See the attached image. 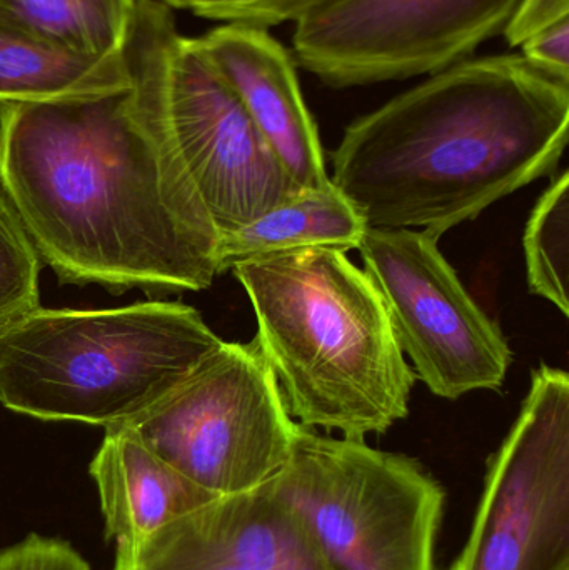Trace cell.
<instances>
[{"instance_id": "cell-4", "label": "cell", "mask_w": 569, "mask_h": 570, "mask_svg": "<svg viewBox=\"0 0 569 570\" xmlns=\"http://www.w3.org/2000/svg\"><path fill=\"white\" fill-rule=\"evenodd\" d=\"M223 342L183 302L39 307L0 334V404L39 421L119 428L163 401Z\"/></svg>"}, {"instance_id": "cell-13", "label": "cell", "mask_w": 569, "mask_h": 570, "mask_svg": "<svg viewBox=\"0 0 569 570\" xmlns=\"http://www.w3.org/2000/svg\"><path fill=\"white\" fill-rule=\"evenodd\" d=\"M106 535L130 544L217 499L154 454L127 428H107L89 465Z\"/></svg>"}, {"instance_id": "cell-9", "label": "cell", "mask_w": 569, "mask_h": 570, "mask_svg": "<svg viewBox=\"0 0 569 570\" xmlns=\"http://www.w3.org/2000/svg\"><path fill=\"white\" fill-rule=\"evenodd\" d=\"M357 250L401 351L434 395L457 401L503 389L513 361L510 345L444 259L436 236L367 229Z\"/></svg>"}, {"instance_id": "cell-18", "label": "cell", "mask_w": 569, "mask_h": 570, "mask_svg": "<svg viewBox=\"0 0 569 570\" xmlns=\"http://www.w3.org/2000/svg\"><path fill=\"white\" fill-rule=\"evenodd\" d=\"M42 261L0 189V334L40 305Z\"/></svg>"}, {"instance_id": "cell-12", "label": "cell", "mask_w": 569, "mask_h": 570, "mask_svg": "<svg viewBox=\"0 0 569 570\" xmlns=\"http://www.w3.org/2000/svg\"><path fill=\"white\" fill-rule=\"evenodd\" d=\"M194 40L297 186L320 189L331 184L293 53L269 30L239 23H223Z\"/></svg>"}, {"instance_id": "cell-21", "label": "cell", "mask_w": 569, "mask_h": 570, "mask_svg": "<svg viewBox=\"0 0 569 570\" xmlns=\"http://www.w3.org/2000/svg\"><path fill=\"white\" fill-rule=\"evenodd\" d=\"M520 49V56L538 69L569 80V19L534 33Z\"/></svg>"}, {"instance_id": "cell-2", "label": "cell", "mask_w": 569, "mask_h": 570, "mask_svg": "<svg viewBox=\"0 0 569 570\" xmlns=\"http://www.w3.org/2000/svg\"><path fill=\"white\" fill-rule=\"evenodd\" d=\"M568 132L569 80L520 53L470 57L353 120L330 179L367 229L440 239L551 176Z\"/></svg>"}, {"instance_id": "cell-22", "label": "cell", "mask_w": 569, "mask_h": 570, "mask_svg": "<svg viewBox=\"0 0 569 570\" xmlns=\"http://www.w3.org/2000/svg\"><path fill=\"white\" fill-rule=\"evenodd\" d=\"M565 19H569V0H520L503 36L508 46L520 47L534 33Z\"/></svg>"}, {"instance_id": "cell-7", "label": "cell", "mask_w": 569, "mask_h": 570, "mask_svg": "<svg viewBox=\"0 0 569 570\" xmlns=\"http://www.w3.org/2000/svg\"><path fill=\"white\" fill-rule=\"evenodd\" d=\"M127 428L216 498L264 488L286 465L297 422L256 341L223 342Z\"/></svg>"}, {"instance_id": "cell-3", "label": "cell", "mask_w": 569, "mask_h": 570, "mask_svg": "<svg viewBox=\"0 0 569 570\" xmlns=\"http://www.w3.org/2000/svg\"><path fill=\"white\" fill-rule=\"evenodd\" d=\"M230 273L253 304L254 341L297 424L364 441L406 419L416 374L380 294L346 254L296 250Z\"/></svg>"}, {"instance_id": "cell-14", "label": "cell", "mask_w": 569, "mask_h": 570, "mask_svg": "<svg viewBox=\"0 0 569 570\" xmlns=\"http://www.w3.org/2000/svg\"><path fill=\"white\" fill-rule=\"evenodd\" d=\"M130 87L124 53L99 57L52 42L0 13V106Z\"/></svg>"}, {"instance_id": "cell-17", "label": "cell", "mask_w": 569, "mask_h": 570, "mask_svg": "<svg viewBox=\"0 0 569 570\" xmlns=\"http://www.w3.org/2000/svg\"><path fill=\"white\" fill-rule=\"evenodd\" d=\"M528 285L569 315V173L565 170L538 200L523 237Z\"/></svg>"}, {"instance_id": "cell-19", "label": "cell", "mask_w": 569, "mask_h": 570, "mask_svg": "<svg viewBox=\"0 0 569 570\" xmlns=\"http://www.w3.org/2000/svg\"><path fill=\"white\" fill-rule=\"evenodd\" d=\"M327 2L330 0H194L190 10L203 19L269 30L283 23L300 22Z\"/></svg>"}, {"instance_id": "cell-11", "label": "cell", "mask_w": 569, "mask_h": 570, "mask_svg": "<svg viewBox=\"0 0 569 570\" xmlns=\"http://www.w3.org/2000/svg\"><path fill=\"white\" fill-rule=\"evenodd\" d=\"M114 570H331L300 515L264 488L117 546Z\"/></svg>"}, {"instance_id": "cell-6", "label": "cell", "mask_w": 569, "mask_h": 570, "mask_svg": "<svg viewBox=\"0 0 569 570\" xmlns=\"http://www.w3.org/2000/svg\"><path fill=\"white\" fill-rule=\"evenodd\" d=\"M266 485L331 570H438L444 489L408 455L297 424L286 465Z\"/></svg>"}, {"instance_id": "cell-23", "label": "cell", "mask_w": 569, "mask_h": 570, "mask_svg": "<svg viewBox=\"0 0 569 570\" xmlns=\"http://www.w3.org/2000/svg\"><path fill=\"white\" fill-rule=\"evenodd\" d=\"M167 7H176V9H190L194 0H163Z\"/></svg>"}, {"instance_id": "cell-16", "label": "cell", "mask_w": 569, "mask_h": 570, "mask_svg": "<svg viewBox=\"0 0 569 570\" xmlns=\"http://www.w3.org/2000/svg\"><path fill=\"white\" fill-rule=\"evenodd\" d=\"M137 0H0V13L89 56L122 53Z\"/></svg>"}, {"instance_id": "cell-5", "label": "cell", "mask_w": 569, "mask_h": 570, "mask_svg": "<svg viewBox=\"0 0 569 570\" xmlns=\"http://www.w3.org/2000/svg\"><path fill=\"white\" fill-rule=\"evenodd\" d=\"M122 53L130 80L159 116L219 239L303 189L196 40L177 30L170 7L137 0Z\"/></svg>"}, {"instance_id": "cell-15", "label": "cell", "mask_w": 569, "mask_h": 570, "mask_svg": "<svg viewBox=\"0 0 569 570\" xmlns=\"http://www.w3.org/2000/svg\"><path fill=\"white\" fill-rule=\"evenodd\" d=\"M366 230L363 217L333 183L320 189H301L243 229L220 237L219 273L247 261L296 250L331 249L346 254L360 249Z\"/></svg>"}, {"instance_id": "cell-10", "label": "cell", "mask_w": 569, "mask_h": 570, "mask_svg": "<svg viewBox=\"0 0 569 570\" xmlns=\"http://www.w3.org/2000/svg\"><path fill=\"white\" fill-rule=\"evenodd\" d=\"M520 0H330L294 23L297 66L334 89L441 72L503 36Z\"/></svg>"}, {"instance_id": "cell-8", "label": "cell", "mask_w": 569, "mask_h": 570, "mask_svg": "<svg viewBox=\"0 0 569 570\" xmlns=\"http://www.w3.org/2000/svg\"><path fill=\"white\" fill-rule=\"evenodd\" d=\"M451 570H569V375L541 364Z\"/></svg>"}, {"instance_id": "cell-1", "label": "cell", "mask_w": 569, "mask_h": 570, "mask_svg": "<svg viewBox=\"0 0 569 570\" xmlns=\"http://www.w3.org/2000/svg\"><path fill=\"white\" fill-rule=\"evenodd\" d=\"M0 189L60 284L206 291L219 236L133 80L96 96L0 106Z\"/></svg>"}, {"instance_id": "cell-20", "label": "cell", "mask_w": 569, "mask_h": 570, "mask_svg": "<svg viewBox=\"0 0 569 570\" xmlns=\"http://www.w3.org/2000/svg\"><path fill=\"white\" fill-rule=\"evenodd\" d=\"M0 570H90L72 546L59 539L30 535L0 551Z\"/></svg>"}]
</instances>
